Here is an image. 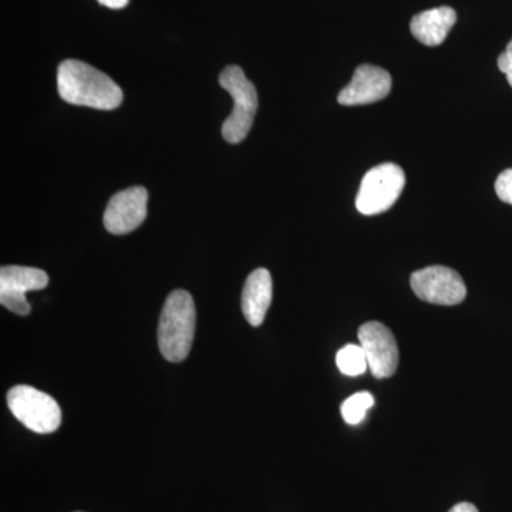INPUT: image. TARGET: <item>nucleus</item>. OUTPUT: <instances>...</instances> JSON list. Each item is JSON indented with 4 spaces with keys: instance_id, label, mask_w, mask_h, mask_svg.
Returning a JSON list of instances; mask_svg holds the SVG:
<instances>
[{
    "instance_id": "nucleus-7",
    "label": "nucleus",
    "mask_w": 512,
    "mask_h": 512,
    "mask_svg": "<svg viewBox=\"0 0 512 512\" xmlns=\"http://www.w3.org/2000/svg\"><path fill=\"white\" fill-rule=\"evenodd\" d=\"M49 284L45 271L30 266L8 265L0 269V303L8 311L28 316L30 305L26 293L40 291Z\"/></svg>"
},
{
    "instance_id": "nucleus-8",
    "label": "nucleus",
    "mask_w": 512,
    "mask_h": 512,
    "mask_svg": "<svg viewBox=\"0 0 512 512\" xmlns=\"http://www.w3.org/2000/svg\"><path fill=\"white\" fill-rule=\"evenodd\" d=\"M360 346L365 350L370 372L377 379H386L399 366V348L392 330L380 322H367L357 332Z\"/></svg>"
},
{
    "instance_id": "nucleus-11",
    "label": "nucleus",
    "mask_w": 512,
    "mask_h": 512,
    "mask_svg": "<svg viewBox=\"0 0 512 512\" xmlns=\"http://www.w3.org/2000/svg\"><path fill=\"white\" fill-rule=\"evenodd\" d=\"M272 302V278L268 269H255L242 291V313L249 325L261 326Z\"/></svg>"
},
{
    "instance_id": "nucleus-3",
    "label": "nucleus",
    "mask_w": 512,
    "mask_h": 512,
    "mask_svg": "<svg viewBox=\"0 0 512 512\" xmlns=\"http://www.w3.org/2000/svg\"><path fill=\"white\" fill-rule=\"evenodd\" d=\"M220 84L234 100V110L222 126V137L229 144H239L247 138L254 124L258 93L254 83L249 82L244 70L238 66H228L221 73Z\"/></svg>"
},
{
    "instance_id": "nucleus-12",
    "label": "nucleus",
    "mask_w": 512,
    "mask_h": 512,
    "mask_svg": "<svg viewBox=\"0 0 512 512\" xmlns=\"http://www.w3.org/2000/svg\"><path fill=\"white\" fill-rule=\"evenodd\" d=\"M457 15L448 6L426 10L412 20L413 36L426 46H439L446 40L448 32L456 23Z\"/></svg>"
},
{
    "instance_id": "nucleus-1",
    "label": "nucleus",
    "mask_w": 512,
    "mask_h": 512,
    "mask_svg": "<svg viewBox=\"0 0 512 512\" xmlns=\"http://www.w3.org/2000/svg\"><path fill=\"white\" fill-rule=\"evenodd\" d=\"M57 90L66 103L96 110H116L123 101L119 84L96 67L80 60H64L60 64Z\"/></svg>"
},
{
    "instance_id": "nucleus-6",
    "label": "nucleus",
    "mask_w": 512,
    "mask_h": 512,
    "mask_svg": "<svg viewBox=\"0 0 512 512\" xmlns=\"http://www.w3.org/2000/svg\"><path fill=\"white\" fill-rule=\"evenodd\" d=\"M410 285L417 298L434 305H458L467 295L463 278L447 266H427L414 272Z\"/></svg>"
},
{
    "instance_id": "nucleus-10",
    "label": "nucleus",
    "mask_w": 512,
    "mask_h": 512,
    "mask_svg": "<svg viewBox=\"0 0 512 512\" xmlns=\"http://www.w3.org/2000/svg\"><path fill=\"white\" fill-rule=\"evenodd\" d=\"M392 90V76L382 67L362 64L353 74L352 82L340 92L342 106H365L386 99Z\"/></svg>"
},
{
    "instance_id": "nucleus-16",
    "label": "nucleus",
    "mask_w": 512,
    "mask_h": 512,
    "mask_svg": "<svg viewBox=\"0 0 512 512\" xmlns=\"http://www.w3.org/2000/svg\"><path fill=\"white\" fill-rule=\"evenodd\" d=\"M498 69L507 76L508 83L512 87V40L508 43L503 55L498 57Z\"/></svg>"
},
{
    "instance_id": "nucleus-4",
    "label": "nucleus",
    "mask_w": 512,
    "mask_h": 512,
    "mask_svg": "<svg viewBox=\"0 0 512 512\" xmlns=\"http://www.w3.org/2000/svg\"><path fill=\"white\" fill-rule=\"evenodd\" d=\"M10 412L29 430L53 433L62 424V409L52 396L26 384L12 387L8 393Z\"/></svg>"
},
{
    "instance_id": "nucleus-14",
    "label": "nucleus",
    "mask_w": 512,
    "mask_h": 512,
    "mask_svg": "<svg viewBox=\"0 0 512 512\" xmlns=\"http://www.w3.org/2000/svg\"><path fill=\"white\" fill-rule=\"evenodd\" d=\"M373 404H375V397L369 392L356 393L343 402L340 412L346 423L356 426L365 420L367 410L373 407Z\"/></svg>"
},
{
    "instance_id": "nucleus-15",
    "label": "nucleus",
    "mask_w": 512,
    "mask_h": 512,
    "mask_svg": "<svg viewBox=\"0 0 512 512\" xmlns=\"http://www.w3.org/2000/svg\"><path fill=\"white\" fill-rule=\"evenodd\" d=\"M495 192L501 201L512 205V168L504 170L495 181Z\"/></svg>"
},
{
    "instance_id": "nucleus-5",
    "label": "nucleus",
    "mask_w": 512,
    "mask_h": 512,
    "mask_svg": "<svg viewBox=\"0 0 512 512\" xmlns=\"http://www.w3.org/2000/svg\"><path fill=\"white\" fill-rule=\"evenodd\" d=\"M406 185V175L397 164L384 163L367 171L356 197L360 214L376 215L396 204Z\"/></svg>"
},
{
    "instance_id": "nucleus-17",
    "label": "nucleus",
    "mask_w": 512,
    "mask_h": 512,
    "mask_svg": "<svg viewBox=\"0 0 512 512\" xmlns=\"http://www.w3.org/2000/svg\"><path fill=\"white\" fill-rule=\"evenodd\" d=\"M97 2L109 9H123L126 8L130 0H97Z\"/></svg>"
},
{
    "instance_id": "nucleus-9",
    "label": "nucleus",
    "mask_w": 512,
    "mask_h": 512,
    "mask_svg": "<svg viewBox=\"0 0 512 512\" xmlns=\"http://www.w3.org/2000/svg\"><path fill=\"white\" fill-rule=\"evenodd\" d=\"M148 192L131 187L111 197L104 212V227L113 235H126L143 224L147 217Z\"/></svg>"
},
{
    "instance_id": "nucleus-18",
    "label": "nucleus",
    "mask_w": 512,
    "mask_h": 512,
    "mask_svg": "<svg viewBox=\"0 0 512 512\" xmlns=\"http://www.w3.org/2000/svg\"><path fill=\"white\" fill-rule=\"evenodd\" d=\"M448 512H480L476 505L471 503H458Z\"/></svg>"
},
{
    "instance_id": "nucleus-13",
    "label": "nucleus",
    "mask_w": 512,
    "mask_h": 512,
    "mask_svg": "<svg viewBox=\"0 0 512 512\" xmlns=\"http://www.w3.org/2000/svg\"><path fill=\"white\" fill-rule=\"evenodd\" d=\"M336 365L343 375L352 377L363 375L369 367L365 350L360 345H348L340 349L336 355Z\"/></svg>"
},
{
    "instance_id": "nucleus-2",
    "label": "nucleus",
    "mask_w": 512,
    "mask_h": 512,
    "mask_svg": "<svg viewBox=\"0 0 512 512\" xmlns=\"http://www.w3.org/2000/svg\"><path fill=\"white\" fill-rule=\"evenodd\" d=\"M195 323L197 312L190 293L171 292L164 303L158 323V348L164 359L171 363H180L190 355Z\"/></svg>"
}]
</instances>
